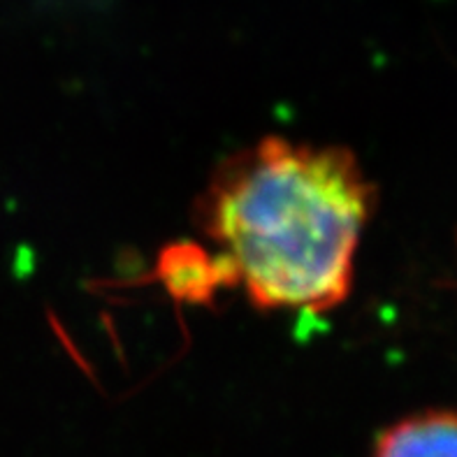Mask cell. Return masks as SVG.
Segmentation results:
<instances>
[{
  "label": "cell",
  "instance_id": "obj_1",
  "mask_svg": "<svg viewBox=\"0 0 457 457\" xmlns=\"http://www.w3.org/2000/svg\"><path fill=\"white\" fill-rule=\"evenodd\" d=\"M374 200L344 146L265 137L214 170L195 223L253 307L325 313L351 295Z\"/></svg>",
  "mask_w": 457,
  "mask_h": 457
},
{
  "label": "cell",
  "instance_id": "obj_2",
  "mask_svg": "<svg viewBox=\"0 0 457 457\" xmlns=\"http://www.w3.org/2000/svg\"><path fill=\"white\" fill-rule=\"evenodd\" d=\"M371 457H457V411L435 409L397 420L377 436Z\"/></svg>",
  "mask_w": 457,
  "mask_h": 457
},
{
  "label": "cell",
  "instance_id": "obj_3",
  "mask_svg": "<svg viewBox=\"0 0 457 457\" xmlns=\"http://www.w3.org/2000/svg\"><path fill=\"white\" fill-rule=\"evenodd\" d=\"M158 277L174 297L186 302H209L219 288H230V278L214 253L197 244H174L162 251Z\"/></svg>",
  "mask_w": 457,
  "mask_h": 457
}]
</instances>
